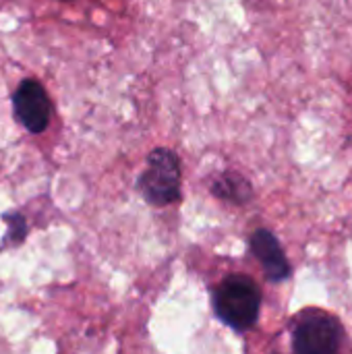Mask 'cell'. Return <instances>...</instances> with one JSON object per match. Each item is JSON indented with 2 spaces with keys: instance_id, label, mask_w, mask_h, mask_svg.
Returning <instances> with one entry per match:
<instances>
[{
  "instance_id": "6da1fadb",
  "label": "cell",
  "mask_w": 352,
  "mask_h": 354,
  "mask_svg": "<svg viewBox=\"0 0 352 354\" xmlns=\"http://www.w3.org/2000/svg\"><path fill=\"white\" fill-rule=\"evenodd\" d=\"M216 315L232 330L245 332L255 326L261 307V292L253 280L245 276L226 278L212 297Z\"/></svg>"
},
{
  "instance_id": "7a4b0ae2",
  "label": "cell",
  "mask_w": 352,
  "mask_h": 354,
  "mask_svg": "<svg viewBox=\"0 0 352 354\" xmlns=\"http://www.w3.org/2000/svg\"><path fill=\"white\" fill-rule=\"evenodd\" d=\"M139 191L151 205H170L180 197V162L174 151L158 147L147 156V168L139 176Z\"/></svg>"
},
{
  "instance_id": "3957f363",
  "label": "cell",
  "mask_w": 352,
  "mask_h": 354,
  "mask_svg": "<svg viewBox=\"0 0 352 354\" xmlns=\"http://www.w3.org/2000/svg\"><path fill=\"white\" fill-rule=\"evenodd\" d=\"M342 340L340 324L324 313L305 317L293 336L295 354H336Z\"/></svg>"
},
{
  "instance_id": "277c9868",
  "label": "cell",
  "mask_w": 352,
  "mask_h": 354,
  "mask_svg": "<svg viewBox=\"0 0 352 354\" xmlns=\"http://www.w3.org/2000/svg\"><path fill=\"white\" fill-rule=\"evenodd\" d=\"M12 108L17 120L29 133L46 131L50 122V100L37 81H23L12 95Z\"/></svg>"
},
{
  "instance_id": "5b68a950",
  "label": "cell",
  "mask_w": 352,
  "mask_h": 354,
  "mask_svg": "<svg viewBox=\"0 0 352 354\" xmlns=\"http://www.w3.org/2000/svg\"><path fill=\"white\" fill-rule=\"evenodd\" d=\"M251 251L259 259L268 280L282 282L290 276V263H288L278 239L270 230H257L251 236Z\"/></svg>"
},
{
  "instance_id": "8992f818",
  "label": "cell",
  "mask_w": 352,
  "mask_h": 354,
  "mask_svg": "<svg viewBox=\"0 0 352 354\" xmlns=\"http://www.w3.org/2000/svg\"><path fill=\"white\" fill-rule=\"evenodd\" d=\"M212 193L230 203H247L253 191H251L249 180L241 176L239 172H224L214 180Z\"/></svg>"
},
{
  "instance_id": "52a82bcc",
  "label": "cell",
  "mask_w": 352,
  "mask_h": 354,
  "mask_svg": "<svg viewBox=\"0 0 352 354\" xmlns=\"http://www.w3.org/2000/svg\"><path fill=\"white\" fill-rule=\"evenodd\" d=\"M25 234H27V224H25V220H23L19 214H12V216L8 218V239H10L12 243H21Z\"/></svg>"
}]
</instances>
